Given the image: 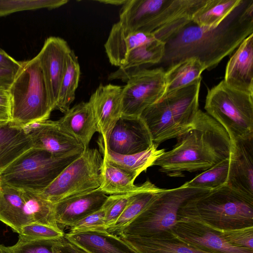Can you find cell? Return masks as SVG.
Masks as SVG:
<instances>
[{
	"mask_svg": "<svg viewBox=\"0 0 253 253\" xmlns=\"http://www.w3.org/2000/svg\"><path fill=\"white\" fill-rule=\"evenodd\" d=\"M252 34L253 0H243L215 28L207 29L196 25L183 28L166 43L159 64L169 66L185 58L196 57L209 71L233 53Z\"/></svg>",
	"mask_w": 253,
	"mask_h": 253,
	"instance_id": "6da1fadb",
	"label": "cell"
},
{
	"mask_svg": "<svg viewBox=\"0 0 253 253\" xmlns=\"http://www.w3.org/2000/svg\"><path fill=\"white\" fill-rule=\"evenodd\" d=\"M176 139L172 148L153 164L168 176L179 177L184 176L185 171H203L229 158L231 140L227 132L200 109L191 127Z\"/></svg>",
	"mask_w": 253,
	"mask_h": 253,
	"instance_id": "7a4b0ae2",
	"label": "cell"
},
{
	"mask_svg": "<svg viewBox=\"0 0 253 253\" xmlns=\"http://www.w3.org/2000/svg\"><path fill=\"white\" fill-rule=\"evenodd\" d=\"M183 218L219 230L252 227L253 198L225 184L185 201L177 214V220Z\"/></svg>",
	"mask_w": 253,
	"mask_h": 253,
	"instance_id": "3957f363",
	"label": "cell"
},
{
	"mask_svg": "<svg viewBox=\"0 0 253 253\" xmlns=\"http://www.w3.org/2000/svg\"><path fill=\"white\" fill-rule=\"evenodd\" d=\"M201 78L161 99L140 117L145 123L153 145L177 138L192 126L199 109Z\"/></svg>",
	"mask_w": 253,
	"mask_h": 253,
	"instance_id": "277c9868",
	"label": "cell"
},
{
	"mask_svg": "<svg viewBox=\"0 0 253 253\" xmlns=\"http://www.w3.org/2000/svg\"><path fill=\"white\" fill-rule=\"evenodd\" d=\"M21 65L8 93L11 122L14 126L24 127L49 120L55 108L37 56L21 62Z\"/></svg>",
	"mask_w": 253,
	"mask_h": 253,
	"instance_id": "5b68a950",
	"label": "cell"
},
{
	"mask_svg": "<svg viewBox=\"0 0 253 253\" xmlns=\"http://www.w3.org/2000/svg\"><path fill=\"white\" fill-rule=\"evenodd\" d=\"M82 153L56 156L32 148L0 173V184L40 194Z\"/></svg>",
	"mask_w": 253,
	"mask_h": 253,
	"instance_id": "8992f818",
	"label": "cell"
},
{
	"mask_svg": "<svg viewBox=\"0 0 253 253\" xmlns=\"http://www.w3.org/2000/svg\"><path fill=\"white\" fill-rule=\"evenodd\" d=\"M204 108L231 141L253 134V92L232 87L222 80L208 89Z\"/></svg>",
	"mask_w": 253,
	"mask_h": 253,
	"instance_id": "52a82bcc",
	"label": "cell"
},
{
	"mask_svg": "<svg viewBox=\"0 0 253 253\" xmlns=\"http://www.w3.org/2000/svg\"><path fill=\"white\" fill-rule=\"evenodd\" d=\"M209 190L183 185L163 189L154 199L116 235L121 239L141 237L171 230L182 205L194 195Z\"/></svg>",
	"mask_w": 253,
	"mask_h": 253,
	"instance_id": "ba28073f",
	"label": "cell"
},
{
	"mask_svg": "<svg viewBox=\"0 0 253 253\" xmlns=\"http://www.w3.org/2000/svg\"><path fill=\"white\" fill-rule=\"evenodd\" d=\"M103 162V157L97 149H85L40 194L55 203L98 189L101 182Z\"/></svg>",
	"mask_w": 253,
	"mask_h": 253,
	"instance_id": "9c48e42d",
	"label": "cell"
},
{
	"mask_svg": "<svg viewBox=\"0 0 253 253\" xmlns=\"http://www.w3.org/2000/svg\"><path fill=\"white\" fill-rule=\"evenodd\" d=\"M123 87L122 114L140 117L147 108L162 99L166 89L165 70L139 68L132 73Z\"/></svg>",
	"mask_w": 253,
	"mask_h": 253,
	"instance_id": "30bf717a",
	"label": "cell"
},
{
	"mask_svg": "<svg viewBox=\"0 0 253 253\" xmlns=\"http://www.w3.org/2000/svg\"><path fill=\"white\" fill-rule=\"evenodd\" d=\"M172 233L179 239L210 253H253V250L230 245L217 229L200 222L183 218L177 220Z\"/></svg>",
	"mask_w": 253,
	"mask_h": 253,
	"instance_id": "8fae6325",
	"label": "cell"
},
{
	"mask_svg": "<svg viewBox=\"0 0 253 253\" xmlns=\"http://www.w3.org/2000/svg\"><path fill=\"white\" fill-rule=\"evenodd\" d=\"M111 151L129 155L145 151L153 146L150 133L140 117L122 116L106 142L98 139Z\"/></svg>",
	"mask_w": 253,
	"mask_h": 253,
	"instance_id": "7c38bea8",
	"label": "cell"
},
{
	"mask_svg": "<svg viewBox=\"0 0 253 253\" xmlns=\"http://www.w3.org/2000/svg\"><path fill=\"white\" fill-rule=\"evenodd\" d=\"M31 137L34 148L56 156L82 153L84 147L57 122L50 120L23 127Z\"/></svg>",
	"mask_w": 253,
	"mask_h": 253,
	"instance_id": "4fadbf2b",
	"label": "cell"
},
{
	"mask_svg": "<svg viewBox=\"0 0 253 253\" xmlns=\"http://www.w3.org/2000/svg\"><path fill=\"white\" fill-rule=\"evenodd\" d=\"M206 0H168L150 30L154 38L166 43L192 22L194 13Z\"/></svg>",
	"mask_w": 253,
	"mask_h": 253,
	"instance_id": "5bb4252c",
	"label": "cell"
},
{
	"mask_svg": "<svg viewBox=\"0 0 253 253\" xmlns=\"http://www.w3.org/2000/svg\"><path fill=\"white\" fill-rule=\"evenodd\" d=\"M226 185L253 198V134L231 141Z\"/></svg>",
	"mask_w": 253,
	"mask_h": 253,
	"instance_id": "9a60e30c",
	"label": "cell"
},
{
	"mask_svg": "<svg viewBox=\"0 0 253 253\" xmlns=\"http://www.w3.org/2000/svg\"><path fill=\"white\" fill-rule=\"evenodd\" d=\"M71 49L64 39L56 37L46 39L37 55L43 74L51 101L55 109L60 84Z\"/></svg>",
	"mask_w": 253,
	"mask_h": 253,
	"instance_id": "2e32d148",
	"label": "cell"
},
{
	"mask_svg": "<svg viewBox=\"0 0 253 253\" xmlns=\"http://www.w3.org/2000/svg\"><path fill=\"white\" fill-rule=\"evenodd\" d=\"M122 89L119 85L100 84L88 101L93 110L99 137L104 143L122 116Z\"/></svg>",
	"mask_w": 253,
	"mask_h": 253,
	"instance_id": "e0dca14e",
	"label": "cell"
},
{
	"mask_svg": "<svg viewBox=\"0 0 253 253\" xmlns=\"http://www.w3.org/2000/svg\"><path fill=\"white\" fill-rule=\"evenodd\" d=\"M108 196L98 189L72 196L54 204L55 219L63 231L86 216L99 210Z\"/></svg>",
	"mask_w": 253,
	"mask_h": 253,
	"instance_id": "ac0fdd59",
	"label": "cell"
},
{
	"mask_svg": "<svg viewBox=\"0 0 253 253\" xmlns=\"http://www.w3.org/2000/svg\"><path fill=\"white\" fill-rule=\"evenodd\" d=\"M223 81L232 87L253 92V34L242 42L230 58Z\"/></svg>",
	"mask_w": 253,
	"mask_h": 253,
	"instance_id": "d6986e66",
	"label": "cell"
},
{
	"mask_svg": "<svg viewBox=\"0 0 253 253\" xmlns=\"http://www.w3.org/2000/svg\"><path fill=\"white\" fill-rule=\"evenodd\" d=\"M168 0H127L118 22L126 30L150 34V30Z\"/></svg>",
	"mask_w": 253,
	"mask_h": 253,
	"instance_id": "ffe728a7",
	"label": "cell"
},
{
	"mask_svg": "<svg viewBox=\"0 0 253 253\" xmlns=\"http://www.w3.org/2000/svg\"><path fill=\"white\" fill-rule=\"evenodd\" d=\"M155 39L151 34L128 31L118 22L113 25L104 47L110 64L120 67L133 49Z\"/></svg>",
	"mask_w": 253,
	"mask_h": 253,
	"instance_id": "44dd1931",
	"label": "cell"
},
{
	"mask_svg": "<svg viewBox=\"0 0 253 253\" xmlns=\"http://www.w3.org/2000/svg\"><path fill=\"white\" fill-rule=\"evenodd\" d=\"M58 124L84 147L89 144L98 128L92 106L89 101L82 102L67 111L57 121Z\"/></svg>",
	"mask_w": 253,
	"mask_h": 253,
	"instance_id": "7402d4cb",
	"label": "cell"
},
{
	"mask_svg": "<svg viewBox=\"0 0 253 253\" xmlns=\"http://www.w3.org/2000/svg\"><path fill=\"white\" fill-rule=\"evenodd\" d=\"M65 237L86 253H138L119 237L108 231L68 232Z\"/></svg>",
	"mask_w": 253,
	"mask_h": 253,
	"instance_id": "603a6c76",
	"label": "cell"
},
{
	"mask_svg": "<svg viewBox=\"0 0 253 253\" xmlns=\"http://www.w3.org/2000/svg\"><path fill=\"white\" fill-rule=\"evenodd\" d=\"M138 253H210L182 241L171 230L141 237L122 239Z\"/></svg>",
	"mask_w": 253,
	"mask_h": 253,
	"instance_id": "cb8c5ba5",
	"label": "cell"
},
{
	"mask_svg": "<svg viewBox=\"0 0 253 253\" xmlns=\"http://www.w3.org/2000/svg\"><path fill=\"white\" fill-rule=\"evenodd\" d=\"M33 147L23 127L10 122H0V174L22 154Z\"/></svg>",
	"mask_w": 253,
	"mask_h": 253,
	"instance_id": "d4e9b609",
	"label": "cell"
},
{
	"mask_svg": "<svg viewBox=\"0 0 253 253\" xmlns=\"http://www.w3.org/2000/svg\"><path fill=\"white\" fill-rule=\"evenodd\" d=\"M97 143L103 159L111 165L136 177L153 166L155 161L165 152L164 149H158V147L153 145L140 153L123 155L111 151L98 140Z\"/></svg>",
	"mask_w": 253,
	"mask_h": 253,
	"instance_id": "484cf974",
	"label": "cell"
},
{
	"mask_svg": "<svg viewBox=\"0 0 253 253\" xmlns=\"http://www.w3.org/2000/svg\"><path fill=\"white\" fill-rule=\"evenodd\" d=\"M165 44L155 39L134 48L129 53L124 64L109 75L108 80L120 79L126 82L141 66L159 64L164 55Z\"/></svg>",
	"mask_w": 253,
	"mask_h": 253,
	"instance_id": "4316f807",
	"label": "cell"
},
{
	"mask_svg": "<svg viewBox=\"0 0 253 253\" xmlns=\"http://www.w3.org/2000/svg\"><path fill=\"white\" fill-rule=\"evenodd\" d=\"M24 208L23 190L0 184V221L17 233L29 224Z\"/></svg>",
	"mask_w": 253,
	"mask_h": 253,
	"instance_id": "83f0119b",
	"label": "cell"
},
{
	"mask_svg": "<svg viewBox=\"0 0 253 253\" xmlns=\"http://www.w3.org/2000/svg\"><path fill=\"white\" fill-rule=\"evenodd\" d=\"M205 70V65L196 57L185 58L169 65L165 70L166 89L163 97L201 78Z\"/></svg>",
	"mask_w": 253,
	"mask_h": 253,
	"instance_id": "f1b7e54d",
	"label": "cell"
},
{
	"mask_svg": "<svg viewBox=\"0 0 253 253\" xmlns=\"http://www.w3.org/2000/svg\"><path fill=\"white\" fill-rule=\"evenodd\" d=\"M243 0H206L194 13L192 22L207 29L218 26L240 4Z\"/></svg>",
	"mask_w": 253,
	"mask_h": 253,
	"instance_id": "f546056e",
	"label": "cell"
},
{
	"mask_svg": "<svg viewBox=\"0 0 253 253\" xmlns=\"http://www.w3.org/2000/svg\"><path fill=\"white\" fill-rule=\"evenodd\" d=\"M136 178L135 175L118 168L103 159L101 182L98 189L110 195L134 192L141 186V185L134 184Z\"/></svg>",
	"mask_w": 253,
	"mask_h": 253,
	"instance_id": "4dcf8cb0",
	"label": "cell"
},
{
	"mask_svg": "<svg viewBox=\"0 0 253 253\" xmlns=\"http://www.w3.org/2000/svg\"><path fill=\"white\" fill-rule=\"evenodd\" d=\"M80 75L78 57L71 49L67 57L66 68L60 84L55 109L65 113L70 109L75 98Z\"/></svg>",
	"mask_w": 253,
	"mask_h": 253,
	"instance_id": "1f68e13d",
	"label": "cell"
},
{
	"mask_svg": "<svg viewBox=\"0 0 253 253\" xmlns=\"http://www.w3.org/2000/svg\"><path fill=\"white\" fill-rule=\"evenodd\" d=\"M11 253H86L64 236L54 239L23 241L7 247Z\"/></svg>",
	"mask_w": 253,
	"mask_h": 253,
	"instance_id": "d6a6232c",
	"label": "cell"
},
{
	"mask_svg": "<svg viewBox=\"0 0 253 253\" xmlns=\"http://www.w3.org/2000/svg\"><path fill=\"white\" fill-rule=\"evenodd\" d=\"M23 191L24 213L29 224L38 223L59 228L55 219L54 204L39 193Z\"/></svg>",
	"mask_w": 253,
	"mask_h": 253,
	"instance_id": "836d02e7",
	"label": "cell"
},
{
	"mask_svg": "<svg viewBox=\"0 0 253 253\" xmlns=\"http://www.w3.org/2000/svg\"><path fill=\"white\" fill-rule=\"evenodd\" d=\"M162 189L152 183L149 187L136 194L115 222L107 229L108 232L116 235L133 220Z\"/></svg>",
	"mask_w": 253,
	"mask_h": 253,
	"instance_id": "e575fe53",
	"label": "cell"
},
{
	"mask_svg": "<svg viewBox=\"0 0 253 253\" xmlns=\"http://www.w3.org/2000/svg\"><path fill=\"white\" fill-rule=\"evenodd\" d=\"M228 158L203 171L183 185L187 187L210 190L226 184L228 174Z\"/></svg>",
	"mask_w": 253,
	"mask_h": 253,
	"instance_id": "d590c367",
	"label": "cell"
},
{
	"mask_svg": "<svg viewBox=\"0 0 253 253\" xmlns=\"http://www.w3.org/2000/svg\"><path fill=\"white\" fill-rule=\"evenodd\" d=\"M152 184L151 181L147 180L141 184L139 189L134 192L108 196L103 205L106 210L104 222L107 230L115 222L133 197Z\"/></svg>",
	"mask_w": 253,
	"mask_h": 253,
	"instance_id": "8d00e7d4",
	"label": "cell"
},
{
	"mask_svg": "<svg viewBox=\"0 0 253 253\" xmlns=\"http://www.w3.org/2000/svg\"><path fill=\"white\" fill-rule=\"evenodd\" d=\"M68 2L67 0H0V17L24 10L54 9Z\"/></svg>",
	"mask_w": 253,
	"mask_h": 253,
	"instance_id": "74e56055",
	"label": "cell"
},
{
	"mask_svg": "<svg viewBox=\"0 0 253 253\" xmlns=\"http://www.w3.org/2000/svg\"><path fill=\"white\" fill-rule=\"evenodd\" d=\"M18 234L19 239L23 241L54 239L65 235L63 231L59 228L38 223L22 226Z\"/></svg>",
	"mask_w": 253,
	"mask_h": 253,
	"instance_id": "f35d334b",
	"label": "cell"
},
{
	"mask_svg": "<svg viewBox=\"0 0 253 253\" xmlns=\"http://www.w3.org/2000/svg\"><path fill=\"white\" fill-rule=\"evenodd\" d=\"M105 208L104 205L99 210L86 216L70 227L69 233L105 232L104 217Z\"/></svg>",
	"mask_w": 253,
	"mask_h": 253,
	"instance_id": "ab89813d",
	"label": "cell"
},
{
	"mask_svg": "<svg viewBox=\"0 0 253 253\" xmlns=\"http://www.w3.org/2000/svg\"><path fill=\"white\" fill-rule=\"evenodd\" d=\"M217 230L223 238L231 246L253 250V226Z\"/></svg>",
	"mask_w": 253,
	"mask_h": 253,
	"instance_id": "60d3db41",
	"label": "cell"
},
{
	"mask_svg": "<svg viewBox=\"0 0 253 253\" xmlns=\"http://www.w3.org/2000/svg\"><path fill=\"white\" fill-rule=\"evenodd\" d=\"M11 120L9 97L8 91L0 92V122Z\"/></svg>",
	"mask_w": 253,
	"mask_h": 253,
	"instance_id": "b9f144b4",
	"label": "cell"
},
{
	"mask_svg": "<svg viewBox=\"0 0 253 253\" xmlns=\"http://www.w3.org/2000/svg\"><path fill=\"white\" fill-rule=\"evenodd\" d=\"M21 65V62L16 61L0 47V69L17 71Z\"/></svg>",
	"mask_w": 253,
	"mask_h": 253,
	"instance_id": "7bdbcfd3",
	"label": "cell"
},
{
	"mask_svg": "<svg viewBox=\"0 0 253 253\" xmlns=\"http://www.w3.org/2000/svg\"><path fill=\"white\" fill-rule=\"evenodd\" d=\"M17 71L0 69V92L8 91Z\"/></svg>",
	"mask_w": 253,
	"mask_h": 253,
	"instance_id": "ee69618b",
	"label": "cell"
},
{
	"mask_svg": "<svg viewBox=\"0 0 253 253\" xmlns=\"http://www.w3.org/2000/svg\"><path fill=\"white\" fill-rule=\"evenodd\" d=\"M127 0H97L98 2L106 4H110L115 5H123L126 2Z\"/></svg>",
	"mask_w": 253,
	"mask_h": 253,
	"instance_id": "f6af8a7d",
	"label": "cell"
},
{
	"mask_svg": "<svg viewBox=\"0 0 253 253\" xmlns=\"http://www.w3.org/2000/svg\"><path fill=\"white\" fill-rule=\"evenodd\" d=\"M0 253H11L7 247L0 244Z\"/></svg>",
	"mask_w": 253,
	"mask_h": 253,
	"instance_id": "bcb514c9",
	"label": "cell"
}]
</instances>
